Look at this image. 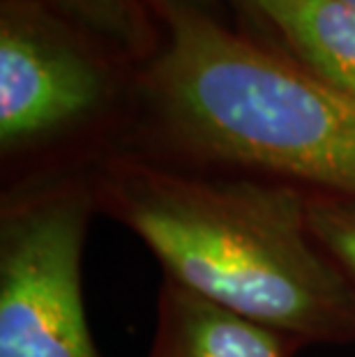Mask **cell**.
<instances>
[{"label": "cell", "mask_w": 355, "mask_h": 357, "mask_svg": "<svg viewBox=\"0 0 355 357\" xmlns=\"http://www.w3.org/2000/svg\"><path fill=\"white\" fill-rule=\"evenodd\" d=\"M153 3L160 5V10L164 14L166 12H178V10L208 14V7H210V0H153Z\"/></svg>", "instance_id": "9c48e42d"}, {"label": "cell", "mask_w": 355, "mask_h": 357, "mask_svg": "<svg viewBox=\"0 0 355 357\" xmlns=\"http://www.w3.org/2000/svg\"><path fill=\"white\" fill-rule=\"evenodd\" d=\"M300 344L162 279L148 357H293Z\"/></svg>", "instance_id": "5b68a950"}, {"label": "cell", "mask_w": 355, "mask_h": 357, "mask_svg": "<svg viewBox=\"0 0 355 357\" xmlns=\"http://www.w3.org/2000/svg\"><path fill=\"white\" fill-rule=\"evenodd\" d=\"M305 194L309 231L355 291V201L319 192Z\"/></svg>", "instance_id": "ba28073f"}, {"label": "cell", "mask_w": 355, "mask_h": 357, "mask_svg": "<svg viewBox=\"0 0 355 357\" xmlns=\"http://www.w3.org/2000/svg\"><path fill=\"white\" fill-rule=\"evenodd\" d=\"M291 58L355 97V10L339 0H263L256 7Z\"/></svg>", "instance_id": "8992f818"}, {"label": "cell", "mask_w": 355, "mask_h": 357, "mask_svg": "<svg viewBox=\"0 0 355 357\" xmlns=\"http://www.w3.org/2000/svg\"><path fill=\"white\" fill-rule=\"evenodd\" d=\"M93 185L164 279L300 346L355 344V291L309 231L305 189L143 155L104 157Z\"/></svg>", "instance_id": "6da1fadb"}, {"label": "cell", "mask_w": 355, "mask_h": 357, "mask_svg": "<svg viewBox=\"0 0 355 357\" xmlns=\"http://www.w3.org/2000/svg\"><path fill=\"white\" fill-rule=\"evenodd\" d=\"M339 3H344V5H349V7H353V10H355V0H339Z\"/></svg>", "instance_id": "30bf717a"}, {"label": "cell", "mask_w": 355, "mask_h": 357, "mask_svg": "<svg viewBox=\"0 0 355 357\" xmlns=\"http://www.w3.org/2000/svg\"><path fill=\"white\" fill-rule=\"evenodd\" d=\"M116 97L111 67L37 7L0 14V150L37 155L97 123Z\"/></svg>", "instance_id": "277c9868"}, {"label": "cell", "mask_w": 355, "mask_h": 357, "mask_svg": "<svg viewBox=\"0 0 355 357\" xmlns=\"http://www.w3.org/2000/svg\"><path fill=\"white\" fill-rule=\"evenodd\" d=\"M249 3H252V5H254V7H259V5H261V3H263V0H249Z\"/></svg>", "instance_id": "8fae6325"}, {"label": "cell", "mask_w": 355, "mask_h": 357, "mask_svg": "<svg viewBox=\"0 0 355 357\" xmlns=\"http://www.w3.org/2000/svg\"><path fill=\"white\" fill-rule=\"evenodd\" d=\"M95 212L93 169L3 187L0 357H102L83 300V249Z\"/></svg>", "instance_id": "3957f363"}, {"label": "cell", "mask_w": 355, "mask_h": 357, "mask_svg": "<svg viewBox=\"0 0 355 357\" xmlns=\"http://www.w3.org/2000/svg\"><path fill=\"white\" fill-rule=\"evenodd\" d=\"M143 90L166 143L196 169L355 201V97L203 12H166Z\"/></svg>", "instance_id": "7a4b0ae2"}, {"label": "cell", "mask_w": 355, "mask_h": 357, "mask_svg": "<svg viewBox=\"0 0 355 357\" xmlns=\"http://www.w3.org/2000/svg\"><path fill=\"white\" fill-rule=\"evenodd\" d=\"M83 28L127 56L141 58L153 47L148 21L137 0H51Z\"/></svg>", "instance_id": "52a82bcc"}]
</instances>
